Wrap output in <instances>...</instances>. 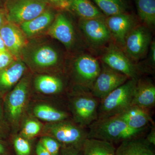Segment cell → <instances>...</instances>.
<instances>
[{"label":"cell","mask_w":155,"mask_h":155,"mask_svg":"<svg viewBox=\"0 0 155 155\" xmlns=\"http://www.w3.org/2000/svg\"><path fill=\"white\" fill-rule=\"evenodd\" d=\"M30 80L24 76L3 98L4 114L11 131L19 130L28 107L30 97Z\"/></svg>","instance_id":"1"},{"label":"cell","mask_w":155,"mask_h":155,"mask_svg":"<svg viewBox=\"0 0 155 155\" xmlns=\"http://www.w3.org/2000/svg\"><path fill=\"white\" fill-rule=\"evenodd\" d=\"M87 127V138L97 139L111 143L122 142L140 137L147 129H133L116 116L97 119Z\"/></svg>","instance_id":"2"},{"label":"cell","mask_w":155,"mask_h":155,"mask_svg":"<svg viewBox=\"0 0 155 155\" xmlns=\"http://www.w3.org/2000/svg\"><path fill=\"white\" fill-rule=\"evenodd\" d=\"M100 102L90 91H74L69 96L73 121L81 127H88L97 119Z\"/></svg>","instance_id":"3"},{"label":"cell","mask_w":155,"mask_h":155,"mask_svg":"<svg viewBox=\"0 0 155 155\" xmlns=\"http://www.w3.org/2000/svg\"><path fill=\"white\" fill-rule=\"evenodd\" d=\"M137 80L128 79L100 100L97 119L117 116L130 107Z\"/></svg>","instance_id":"4"},{"label":"cell","mask_w":155,"mask_h":155,"mask_svg":"<svg viewBox=\"0 0 155 155\" xmlns=\"http://www.w3.org/2000/svg\"><path fill=\"white\" fill-rule=\"evenodd\" d=\"M42 131L45 135L55 139L62 146L82 147L87 138V131L84 127L69 119L47 123L43 126Z\"/></svg>","instance_id":"5"},{"label":"cell","mask_w":155,"mask_h":155,"mask_svg":"<svg viewBox=\"0 0 155 155\" xmlns=\"http://www.w3.org/2000/svg\"><path fill=\"white\" fill-rule=\"evenodd\" d=\"M101 69L97 59L89 54H81L73 61L71 75L76 85L75 91H90Z\"/></svg>","instance_id":"6"},{"label":"cell","mask_w":155,"mask_h":155,"mask_svg":"<svg viewBox=\"0 0 155 155\" xmlns=\"http://www.w3.org/2000/svg\"><path fill=\"white\" fill-rule=\"evenodd\" d=\"M102 51L101 63L126 75L129 79H138L147 72L146 68L130 60L113 41L104 48Z\"/></svg>","instance_id":"7"},{"label":"cell","mask_w":155,"mask_h":155,"mask_svg":"<svg viewBox=\"0 0 155 155\" xmlns=\"http://www.w3.org/2000/svg\"><path fill=\"white\" fill-rule=\"evenodd\" d=\"M46 7L44 0H11L6 5V19L8 22L20 25L41 14Z\"/></svg>","instance_id":"8"},{"label":"cell","mask_w":155,"mask_h":155,"mask_svg":"<svg viewBox=\"0 0 155 155\" xmlns=\"http://www.w3.org/2000/svg\"><path fill=\"white\" fill-rule=\"evenodd\" d=\"M105 19L104 17L79 20V28L87 46L94 51H102L112 41Z\"/></svg>","instance_id":"9"},{"label":"cell","mask_w":155,"mask_h":155,"mask_svg":"<svg viewBox=\"0 0 155 155\" xmlns=\"http://www.w3.org/2000/svg\"><path fill=\"white\" fill-rule=\"evenodd\" d=\"M152 39L150 29L143 24H138L127 35L122 50L130 60L137 63L147 54Z\"/></svg>","instance_id":"10"},{"label":"cell","mask_w":155,"mask_h":155,"mask_svg":"<svg viewBox=\"0 0 155 155\" xmlns=\"http://www.w3.org/2000/svg\"><path fill=\"white\" fill-rule=\"evenodd\" d=\"M129 79L126 75L101 63V71L90 92L93 95L101 100Z\"/></svg>","instance_id":"11"},{"label":"cell","mask_w":155,"mask_h":155,"mask_svg":"<svg viewBox=\"0 0 155 155\" xmlns=\"http://www.w3.org/2000/svg\"><path fill=\"white\" fill-rule=\"evenodd\" d=\"M105 21L113 42L122 49L129 32L138 25L136 18L129 13H122L107 17Z\"/></svg>","instance_id":"12"},{"label":"cell","mask_w":155,"mask_h":155,"mask_svg":"<svg viewBox=\"0 0 155 155\" xmlns=\"http://www.w3.org/2000/svg\"><path fill=\"white\" fill-rule=\"evenodd\" d=\"M49 34L62 43L68 49H71L76 42V33L71 19L64 13L55 17L50 26Z\"/></svg>","instance_id":"13"},{"label":"cell","mask_w":155,"mask_h":155,"mask_svg":"<svg viewBox=\"0 0 155 155\" xmlns=\"http://www.w3.org/2000/svg\"><path fill=\"white\" fill-rule=\"evenodd\" d=\"M0 35L7 51L14 57H19L26 45L25 35L21 29L7 21L0 29Z\"/></svg>","instance_id":"14"},{"label":"cell","mask_w":155,"mask_h":155,"mask_svg":"<svg viewBox=\"0 0 155 155\" xmlns=\"http://www.w3.org/2000/svg\"><path fill=\"white\" fill-rule=\"evenodd\" d=\"M26 67L22 61H14L0 69V98H3L24 76Z\"/></svg>","instance_id":"15"},{"label":"cell","mask_w":155,"mask_h":155,"mask_svg":"<svg viewBox=\"0 0 155 155\" xmlns=\"http://www.w3.org/2000/svg\"><path fill=\"white\" fill-rule=\"evenodd\" d=\"M155 104V86L149 79L137 80L131 105L138 106L150 110Z\"/></svg>","instance_id":"16"},{"label":"cell","mask_w":155,"mask_h":155,"mask_svg":"<svg viewBox=\"0 0 155 155\" xmlns=\"http://www.w3.org/2000/svg\"><path fill=\"white\" fill-rule=\"evenodd\" d=\"M60 61L58 52L48 45L41 46L34 50L29 59L31 66L36 69H46L55 67Z\"/></svg>","instance_id":"17"},{"label":"cell","mask_w":155,"mask_h":155,"mask_svg":"<svg viewBox=\"0 0 155 155\" xmlns=\"http://www.w3.org/2000/svg\"><path fill=\"white\" fill-rule=\"evenodd\" d=\"M116 116L122 119L128 126L134 129L146 128L153 121L149 110L134 105H130Z\"/></svg>","instance_id":"18"},{"label":"cell","mask_w":155,"mask_h":155,"mask_svg":"<svg viewBox=\"0 0 155 155\" xmlns=\"http://www.w3.org/2000/svg\"><path fill=\"white\" fill-rule=\"evenodd\" d=\"M153 146L140 137L121 142L115 155H155Z\"/></svg>","instance_id":"19"},{"label":"cell","mask_w":155,"mask_h":155,"mask_svg":"<svg viewBox=\"0 0 155 155\" xmlns=\"http://www.w3.org/2000/svg\"><path fill=\"white\" fill-rule=\"evenodd\" d=\"M31 111L34 117L48 123L60 122L69 118L67 112L47 103L36 104Z\"/></svg>","instance_id":"20"},{"label":"cell","mask_w":155,"mask_h":155,"mask_svg":"<svg viewBox=\"0 0 155 155\" xmlns=\"http://www.w3.org/2000/svg\"><path fill=\"white\" fill-rule=\"evenodd\" d=\"M34 86L37 91L48 95L59 94L65 87L61 78L46 74L37 75L34 81Z\"/></svg>","instance_id":"21"},{"label":"cell","mask_w":155,"mask_h":155,"mask_svg":"<svg viewBox=\"0 0 155 155\" xmlns=\"http://www.w3.org/2000/svg\"><path fill=\"white\" fill-rule=\"evenodd\" d=\"M54 18V14L52 11L46 10L33 19L20 24V28L25 35L33 36L51 25Z\"/></svg>","instance_id":"22"},{"label":"cell","mask_w":155,"mask_h":155,"mask_svg":"<svg viewBox=\"0 0 155 155\" xmlns=\"http://www.w3.org/2000/svg\"><path fill=\"white\" fill-rule=\"evenodd\" d=\"M69 7L80 19L104 18L105 15L90 0H69Z\"/></svg>","instance_id":"23"},{"label":"cell","mask_w":155,"mask_h":155,"mask_svg":"<svg viewBox=\"0 0 155 155\" xmlns=\"http://www.w3.org/2000/svg\"><path fill=\"white\" fill-rule=\"evenodd\" d=\"M82 155H115L113 143L94 138H87L82 147Z\"/></svg>","instance_id":"24"},{"label":"cell","mask_w":155,"mask_h":155,"mask_svg":"<svg viewBox=\"0 0 155 155\" xmlns=\"http://www.w3.org/2000/svg\"><path fill=\"white\" fill-rule=\"evenodd\" d=\"M139 18L150 29L155 25V0H134Z\"/></svg>","instance_id":"25"},{"label":"cell","mask_w":155,"mask_h":155,"mask_svg":"<svg viewBox=\"0 0 155 155\" xmlns=\"http://www.w3.org/2000/svg\"><path fill=\"white\" fill-rule=\"evenodd\" d=\"M105 16L127 13L129 9L128 0H92Z\"/></svg>","instance_id":"26"},{"label":"cell","mask_w":155,"mask_h":155,"mask_svg":"<svg viewBox=\"0 0 155 155\" xmlns=\"http://www.w3.org/2000/svg\"><path fill=\"white\" fill-rule=\"evenodd\" d=\"M21 127L19 135L29 140L38 135L42 130L43 126L38 119L33 116L25 119Z\"/></svg>","instance_id":"27"},{"label":"cell","mask_w":155,"mask_h":155,"mask_svg":"<svg viewBox=\"0 0 155 155\" xmlns=\"http://www.w3.org/2000/svg\"><path fill=\"white\" fill-rule=\"evenodd\" d=\"M13 144L17 155H30L31 146L28 140L20 135L15 137L13 140Z\"/></svg>","instance_id":"28"},{"label":"cell","mask_w":155,"mask_h":155,"mask_svg":"<svg viewBox=\"0 0 155 155\" xmlns=\"http://www.w3.org/2000/svg\"><path fill=\"white\" fill-rule=\"evenodd\" d=\"M40 141L51 155H60L62 145L55 139L48 136L44 135L40 138Z\"/></svg>","instance_id":"29"},{"label":"cell","mask_w":155,"mask_h":155,"mask_svg":"<svg viewBox=\"0 0 155 155\" xmlns=\"http://www.w3.org/2000/svg\"><path fill=\"white\" fill-rule=\"evenodd\" d=\"M11 131L4 114L3 98H0V140L7 138Z\"/></svg>","instance_id":"30"},{"label":"cell","mask_w":155,"mask_h":155,"mask_svg":"<svg viewBox=\"0 0 155 155\" xmlns=\"http://www.w3.org/2000/svg\"><path fill=\"white\" fill-rule=\"evenodd\" d=\"M14 61V56L8 51L0 52V69L8 67Z\"/></svg>","instance_id":"31"},{"label":"cell","mask_w":155,"mask_h":155,"mask_svg":"<svg viewBox=\"0 0 155 155\" xmlns=\"http://www.w3.org/2000/svg\"><path fill=\"white\" fill-rule=\"evenodd\" d=\"M82 147L75 146H61L60 155H82Z\"/></svg>","instance_id":"32"},{"label":"cell","mask_w":155,"mask_h":155,"mask_svg":"<svg viewBox=\"0 0 155 155\" xmlns=\"http://www.w3.org/2000/svg\"><path fill=\"white\" fill-rule=\"evenodd\" d=\"M150 54L149 56V62L150 66L153 68L155 67V42L152 41L150 46Z\"/></svg>","instance_id":"33"},{"label":"cell","mask_w":155,"mask_h":155,"mask_svg":"<svg viewBox=\"0 0 155 155\" xmlns=\"http://www.w3.org/2000/svg\"><path fill=\"white\" fill-rule=\"evenodd\" d=\"M48 1L59 8L66 9L69 8V0H48Z\"/></svg>","instance_id":"34"},{"label":"cell","mask_w":155,"mask_h":155,"mask_svg":"<svg viewBox=\"0 0 155 155\" xmlns=\"http://www.w3.org/2000/svg\"><path fill=\"white\" fill-rule=\"evenodd\" d=\"M36 153L37 155H51L40 140L37 144Z\"/></svg>","instance_id":"35"},{"label":"cell","mask_w":155,"mask_h":155,"mask_svg":"<svg viewBox=\"0 0 155 155\" xmlns=\"http://www.w3.org/2000/svg\"><path fill=\"white\" fill-rule=\"evenodd\" d=\"M147 141L151 144L152 145H155V129L154 127L151 130L149 134L147 135L145 138Z\"/></svg>","instance_id":"36"},{"label":"cell","mask_w":155,"mask_h":155,"mask_svg":"<svg viewBox=\"0 0 155 155\" xmlns=\"http://www.w3.org/2000/svg\"><path fill=\"white\" fill-rule=\"evenodd\" d=\"M7 21L5 11L0 10V29L4 23Z\"/></svg>","instance_id":"37"},{"label":"cell","mask_w":155,"mask_h":155,"mask_svg":"<svg viewBox=\"0 0 155 155\" xmlns=\"http://www.w3.org/2000/svg\"><path fill=\"white\" fill-rule=\"evenodd\" d=\"M6 51H7V48H6L2 39L0 35V52Z\"/></svg>","instance_id":"38"},{"label":"cell","mask_w":155,"mask_h":155,"mask_svg":"<svg viewBox=\"0 0 155 155\" xmlns=\"http://www.w3.org/2000/svg\"><path fill=\"white\" fill-rule=\"evenodd\" d=\"M1 141V140H0ZM6 149L5 147L2 143L0 142V154H3L6 152Z\"/></svg>","instance_id":"39"},{"label":"cell","mask_w":155,"mask_h":155,"mask_svg":"<svg viewBox=\"0 0 155 155\" xmlns=\"http://www.w3.org/2000/svg\"><path fill=\"white\" fill-rule=\"evenodd\" d=\"M0 1H1V0H0Z\"/></svg>","instance_id":"40"}]
</instances>
